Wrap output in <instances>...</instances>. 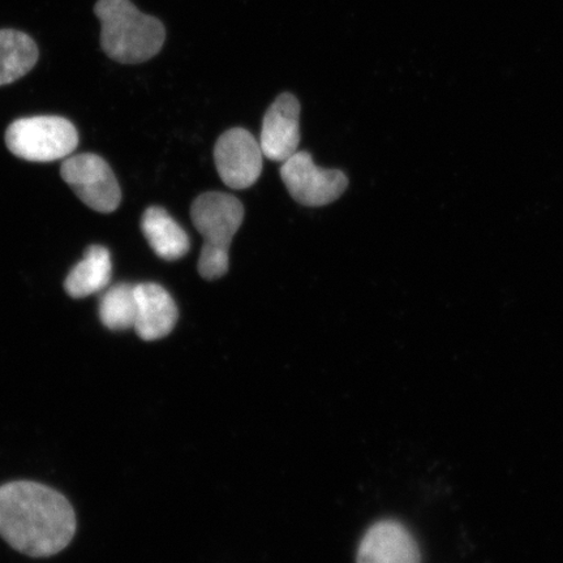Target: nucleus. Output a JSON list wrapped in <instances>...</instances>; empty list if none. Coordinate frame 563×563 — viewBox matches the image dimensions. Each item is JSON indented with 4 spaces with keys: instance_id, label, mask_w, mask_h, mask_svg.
Here are the masks:
<instances>
[{
    "instance_id": "obj_1",
    "label": "nucleus",
    "mask_w": 563,
    "mask_h": 563,
    "mask_svg": "<svg viewBox=\"0 0 563 563\" xmlns=\"http://www.w3.org/2000/svg\"><path fill=\"white\" fill-rule=\"evenodd\" d=\"M76 532L73 506L59 492L33 482L0 487V537L31 558H51Z\"/></svg>"
},
{
    "instance_id": "obj_2",
    "label": "nucleus",
    "mask_w": 563,
    "mask_h": 563,
    "mask_svg": "<svg viewBox=\"0 0 563 563\" xmlns=\"http://www.w3.org/2000/svg\"><path fill=\"white\" fill-rule=\"evenodd\" d=\"M95 13L101 21L102 51L112 60L139 65L154 58L164 47V24L139 11L131 0H98Z\"/></svg>"
},
{
    "instance_id": "obj_3",
    "label": "nucleus",
    "mask_w": 563,
    "mask_h": 563,
    "mask_svg": "<svg viewBox=\"0 0 563 563\" xmlns=\"http://www.w3.org/2000/svg\"><path fill=\"white\" fill-rule=\"evenodd\" d=\"M192 222L203 238L199 273L208 280L229 272V250L244 220L243 203L235 196L223 192L203 194L191 208Z\"/></svg>"
},
{
    "instance_id": "obj_4",
    "label": "nucleus",
    "mask_w": 563,
    "mask_h": 563,
    "mask_svg": "<svg viewBox=\"0 0 563 563\" xmlns=\"http://www.w3.org/2000/svg\"><path fill=\"white\" fill-rule=\"evenodd\" d=\"M5 144L21 159L53 162L66 159L75 152L79 145V133L66 118H23L7 130Z\"/></svg>"
},
{
    "instance_id": "obj_5",
    "label": "nucleus",
    "mask_w": 563,
    "mask_h": 563,
    "mask_svg": "<svg viewBox=\"0 0 563 563\" xmlns=\"http://www.w3.org/2000/svg\"><path fill=\"white\" fill-rule=\"evenodd\" d=\"M63 180L87 207L98 213L115 211L122 201V191L108 162L97 154L84 153L63 161Z\"/></svg>"
},
{
    "instance_id": "obj_6",
    "label": "nucleus",
    "mask_w": 563,
    "mask_h": 563,
    "mask_svg": "<svg viewBox=\"0 0 563 563\" xmlns=\"http://www.w3.org/2000/svg\"><path fill=\"white\" fill-rule=\"evenodd\" d=\"M280 176L292 199L309 208L329 206L349 187L346 175L317 166L307 152H297L282 162Z\"/></svg>"
},
{
    "instance_id": "obj_7",
    "label": "nucleus",
    "mask_w": 563,
    "mask_h": 563,
    "mask_svg": "<svg viewBox=\"0 0 563 563\" xmlns=\"http://www.w3.org/2000/svg\"><path fill=\"white\" fill-rule=\"evenodd\" d=\"M264 153L258 141L244 129H231L214 147L217 172L232 189L250 188L263 172Z\"/></svg>"
},
{
    "instance_id": "obj_8",
    "label": "nucleus",
    "mask_w": 563,
    "mask_h": 563,
    "mask_svg": "<svg viewBox=\"0 0 563 563\" xmlns=\"http://www.w3.org/2000/svg\"><path fill=\"white\" fill-rule=\"evenodd\" d=\"M260 146L264 157L285 162L299 152L300 103L290 93L280 95L267 109L263 121Z\"/></svg>"
},
{
    "instance_id": "obj_9",
    "label": "nucleus",
    "mask_w": 563,
    "mask_h": 563,
    "mask_svg": "<svg viewBox=\"0 0 563 563\" xmlns=\"http://www.w3.org/2000/svg\"><path fill=\"white\" fill-rule=\"evenodd\" d=\"M357 563H420L419 548L404 525L384 520L365 533Z\"/></svg>"
},
{
    "instance_id": "obj_10",
    "label": "nucleus",
    "mask_w": 563,
    "mask_h": 563,
    "mask_svg": "<svg viewBox=\"0 0 563 563\" xmlns=\"http://www.w3.org/2000/svg\"><path fill=\"white\" fill-rule=\"evenodd\" d=\"M136 291V333L144 341H158L170 334L178 321L172 295L156 284H140Z\"/></svg>"
},
{
    "instance_id": "obj_11",
    "label": "nucleus",
    "mask_w": 563,
    "mask_h": 563,
    "mask_svg": "<svg viewBox=\"0 0 563 563\" xmlns=\"http://www.w3.org/2000/svg\"><path fill=\"white\" fill-rule=\"evenodd\" d=\"M141 230L158 257L175 262L189 251V238L164 208L152 207L141 218Z\"/></svg>"
},
{
    "instance_id": "obj_12",
    "label": "nucleus",
    "mask_w": 563,
    "mask_h": 563,
    "mask_svg": "<svg viewBox=\"0 0 563 563\" xmlns=\"http://www.w3.org/2000/svg\"><path fill=\"white\" fill-rule=\"evenodd\" d=\"M112 276L111 255L102 245H90L86 256L69 272L65 288L70 298L82 299L101 292Z\"/></svg>"
},
{
    "instance_id": "obj_13",
    "label": "nucleus",
    "mask_w": 563,
    "mask_h": 563,
    "mask_svg": "<svg viewBox=\"0 0 563 563\" xmlns=\"http://www.w3.org/2000/svg\"><path fill=\"white\" fill-rule=\"evenodd\" d=\"M38 56V47L30 35L13 30L0 31V87L30 73Z\"/></svg>"
},
{
    "instance_id": "obj_14",
    "label": "nucleus",
    "mask_w": 563,
    "mask_h": 563,
    "mask_svg": "<svg viewBox=\"0 0 563 563\" xmlns=\"http://www.w3.org/2000/svg\"><path fill=\"white\" fill-rule=\"evenodd\" d=\"M136 285L119 284L109 288L100 301V319L112 332L135 328Z\"/></svg>"
}]
</instances>
